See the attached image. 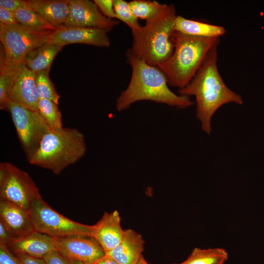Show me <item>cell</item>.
Listing matches in <instances>:
<instances>
[{"label": "cell", "mask_w": 264, "mask_h": 264, "mask_svg": "<svg viewBox=\"0 0 264 264\" xmlns=\"http://www.w3.org/2000/svg\"><path fill=\"white\" fill-rule=\"evenodd\" d=\"M70 264H85L81 261L78 260H69Z\"/></svg>", "instance_id": "cell-36"}, {"label": "cell", "mask_w": 264, "mask_h": 264, "mask_svg": "<svg viewBox=\"0 0 264 264\" xmlns=\"http://www.w3.org/2000/svg\"><path fill=\"white\" fill-rule=\"evenodd\" d=\"M18 23L38 31H55L57 28L29 7H22L12 13Z\"/></svg>", "instance_id": "cell-23"}, {"label": "cell", "mask_w": 264, "mask_h": 264, "mask_svg": "<svg viewBox=\"0 0 264 264\" xmlns=\"http://www.w3.org/2000/svg\"><path fill=\"white\" fill-rule=\"evenodd\" d=\"M173 40V53L157 67L166 76L168 85L181 89L190 82L209 52L219 45L220 38L194 36L174 31Z\"/></svg>", "instance_id": "cell-3"}, {"label": "cell", "mask_w": 264, "mask_h": 264, "mask_svg": "<svg viewBox=\"0 0 264 264\" xmlns=\"http://www.w3.org/2000/svg\"><path fill=\"white\" fill-rule=\"evenodd\" d=\"M87 146L84 134L75 128L50 129L43 136L29 163L59 175L85 154Z\"/></svg>", "instance_id": "cell-5"}, {"label": "cell", "mask_w": 264, "mask_h": 264, "mask_svg": "<svg viewBox=\"0 0 264 264\" xmlns=\"http://www.w3.org/2000/svg\"><path fill=\"white\" fill-rule=\"evenodd\" d=\"M93 2L103 15L110 19L118 20L114 9L113 0H94Z\"/></svg>", "instance_id": "cell-28"}, {"label": "cell", "mask_w": 264, "mask_h": 264, "mask_svg": "<svg viewBox=\"0 0 264 264\" xmlns=\"http://www.w3.org/2000/svg\"><path fill=\"white\" fill-rule=\"evenodd\" d=\"M98 264H119L110 256L105 255L97 262Z\"/></svg>", "instance_id": "cell-35"}, {"label": "cell", "mask_w": 264, "mask_h": 264, "mask_svg": "<svg viewBox=\"0 0 264 264\" xmlns=\"http://www.w3.org/2000/svg\"><path fill=\"white\" fill-rule=\"evenodd\" d=\"M218 46L209 52L188 85L177 91L179 95L195 97L196 117L207 134L212 132V119L219 109L228 103L243 104L242 96L226 86L219 73Z\"/></svg>", "instance_id": "cell-1"}, {"label": "cell", "mask_w": 264, "mask_h": 264, "mask_svg": "<svg viewBox=\"0 0 264 264\" xmlns=\"http://www.w3.org/2000/svg\"><path fill=\"white\" fill-rule=\"evenodd\" d=\"M69 13L64 26L99 28L108 32L118 21L103 15L93 1L68 0Z\"/></svg>", "instance_id": "cell-10"}, {"label": "cell", "mask_w": 264, "mask_h": 264, "mask_svg": "<svg viewBox=\"0 0 264 264\" xmlns=\"http://www.w3.org/2000/svg\"><path fill=\"white\" fill-rule=\"evenodd\" d=\"M124 233L119 213L114 210L110 213L105 212L101 219L92 225L91 236L107 254L120 243Z\"/></svg>", "instance_id": "cell-15"}, {"label": "cell", "mask_w": 264, "mask_h": 264, "mask_svg": "<svg viewBox=\"0 0 264 264\" xmlns=\"http://www.w3.org/2000/svg\"><path fill=\"white\" fill-rule=\"evenodd\" d=\"M7 246L15 253L41 259L57 250L54 238L35 230L22 238L13 240Z\"/></svg>", "instance_id": "cell-16"}, {"label": "cell", "mask_w": 264, "mask_h": 264, "mask_svg": "<svg viewBox=\"0 0 264 264\" xmlns=\"http://www.w3.org/2000/svg\"><path fill=\"white\" fill-rule=\"evenodd\" d=\"M53 31L35 30L20 23H0V40L5 62L12 66L21 65L30 51L47 42Z\"/></svg>", "instance_id": "cell-6"}, {"label": "cell", "mask_w": 264, "mask_h": 264, "mask_svg": "<svg viewBox=\"0 0 264 264\" xmlns=\"http://www.w3.org/2000/svg\"><path fill=\"white\" fill-rule=\"evenodd\" d=\"M21 264H47L44 259L37 258L21 253H15Z\"/></svg>", "instance_id": "cell-33"}, {"label": "cell", "mask_w": 264, "mask_h": 264, "mask_svg": "<svg viewBox=\"0 0 264 264\" xmlns=\"http://www.w3.org/2000/svg\"><path fill=\"white\" fill-rule=\"evenodd\" d=\"M0 52V109L8 111L10 92L17 66L7 64L2 45Z\"/></svg>", "instance_id": "cell-22"}, {"label": "cell", "mask_w": 264, "mask_h": 264, "mask_svg": "<svg viewBox=\"0 0 264 264\" xmlns=\"http://www.w3.org/2000/svg\"><path fill=\"white\" fill-rule=\"evenodd\" d=\"M129 4L134 16L146 21L153 19L164 4L155 0H134L129 2Z\"/></svg>", "instance_id": "cell-25"}, {"label": "cell", "mask_w": 264, "mask_h": 264, "mask_svg": "<svg viewBox=\"0 0 264 264\" xmlns=\"http://www.w3.org/2000/svg\"><path fill=\"white\" fill-rule=\"evenodd\" d=\"M43 259L47 264H70L69 260L57 250L50 252Z\"/></svg>", "instance_id": "cell-31"}, {"label": "cell", "mask_w": 264, "mask_h": 264, "mask_svg": "<svg viewBox=\"0 0 264 264\" xmlns=\"http://www.w3.org/2000/svg\"><path fill=\"white\" fill-rule=\"evenodd\" d=\"M174 30L186 35L205 38H220L226 33L222 26L189 20L181 16H176Z\"/></svg>", "instance_id": "cell-19"}, {"label": "cell", "mask_w": 264, "mask_h": 264, "mask_svg": "<svg viewBox=\"0 0 264 264\" xmlns=\"http://www.w3.org/2000/svg\"><path fill=\"white\" fill-rule=\"evenodd\" d=\"M138 264H150L148 263L146 260L144 259L143 256L141 257V259L138 262Z\"/></svg>", "instance_id": "cell-37"}, {"label": "cell", "mask_w": 264, "mask_h": 264, "mask_svg": "<svg viewBox=\"0 0 264 264\" xmlns=\"http://www.w3.org/2000/svg\"><path fill=\"white\" fill-rule=\"evenodd\" d=\"M225 263H221V264H224Z\"/></svg>", "instance_id": "cell-39"}, {"label": "cell", "mask_w": 264, "mask_h": 264, "mask_svg": "<svg viewBox=\"0 0 264 264\" xmlns=\"http://www.w3.org/2000/svg\"><path fill=\"white\" fill-rule=\"evenodd\" d=\"M132 68L131 78L127 88L117 97L116 108L121 111L135 102L151 101L184 109L194 105L190 97L177 95L168 87L165 75L156 66L150 65L132 53L126 52Z\"/></svg>", "instance_id": "cell-2"}, {"label": "cell", "mask_w": 264, "mask_h": 264, "mask_svg": "<svg viewBox=\"0 0 264 264\" xmlns=\"http://www.w3.org/2000/svg\"><path fill=\"white\" fill-rule=\"evenodd\" d=\"M228 258L227 251L222 248H195L188 258L179 264H220L225 263Z\"/></svg>", "instance_id": "cell-21"}, {"label": "cell", "mask_w": 264, "mask_h": 264, "mask_svg": "<svg viewBox=\"0 0 264 264\" xmlns=\"http://www.w3.org/2000/svg\"><path fill=\"white\" fill-rule=\"evenodd\" d=\"M28 7L26 0H0V7L12 13L22 7Z\"/></svg>", "instance_id": "cell-30"}, {"label": "cell", "mask_w": 264, "mask_h": 264, "mask_svg": "<svg viewBox=\"0 0 264 264\" xmlns=\"http://www.w3.org/2000/svg\"><path fill=\"white\" fill-rule=\"evenodd\" d=\"M57 250L69 260L84 264L95 263L105 256L103 248L91 236H74L54 238Z\"/></svg>", "instance_id": "cell-11"}, {"label": "cell", "mask_w": 264, "mask_h": 264, "mask_svg": "<svg viewBox=\"0 0 264 264\" xmlns=\"http://www.w3.org/2000/svg\"><path fill=\"white\" fill-rule=\"evenodd\" d=\"M37 110L51 129L58 130L63 128L61 112L54 102L46 99H39Z\"/></svg>", "instance_id": "cell-24"}, {"label": "cell", "mask_w": 264, "mask_h": 264, "mask_svg": "<svg viewBox=\"0 0 264 264\" xmlns=\"http://www.w3.org/2000/svg\"><path fill=\"white\" fill-rule=\"evenodd\" d=\"M108 32L105 30L82 27L61 26L53 31L47 43L64 46L70 44H84L99 47L110 44Z\"/></svg>", "instance_id": "cell-12"}, {"label": "cell", "mask_w": 264, "mask_h": 264, "mask_svg": "<svg viewBox=\"0 0 264 264\" xmlns=\"http://www.w3.org/2000/svg\"><path fill=\"white\" fill-rule=\"evenodd\" d=\"M114 11L118 20L127 24L134 32L141 27L138 19L132 13L129 2L123 0H113Z\"/></svg>", "instance_id": "cell-27"}, {"label": "cell", "mask_w": 264, "mask_h": 264, "mask_svg": "<svg viewBox=\"0 0 264 264\" xmlns=\"http://www.w3.org/2000/svg\"><path fill=\"white\" fill-rule=\"evenodd\" d=\"M18 137L28 160L51 129L40 113L10 101L8 107Z\"/></svg>", "instance_id": "cell-9"}, {"label": "cell", "mask_w": 264, "mask_h": 264, "mask_svg": "<svg viewBox=\"0 0 264 264\" xmlns=\"http://www.w3.org/2000/svg\"><path fill=\"white\" fill-rule=\"evenodd\" d=\"M0 23L11 25L18 23L12 12L0 7Z\"/></svg>", "instance_id": "cell-32"}, {"label": "cell", "mask_w": 264, "mask_h": 264, "mask_svg": "<svg viewBox=\"0 0 264 264\" xmlns=\"http://www.w3.org/2000/svg\"><path fill=\"white\" fill-rule=\"evenodd\" d=\"M36 74L23 63L17 66L10 92V101L27 109L38 111L39 97Z\"/></svg>", "instance_id": "cell-13"}, {"label": "cell", "mask_w": 264, "mask_h": 264, "mask_svg": "<svg viewBox=\"0 0 264 264\" xmlns=\"http://www.w3.org/2000/svg\"></svg>", "instance_id": "cell-40"}, {"label": "cell", "mask_w": 264, "mask_h": 264, "mask_svg": "<svg viewBox=\"0 0 264 264\" xmlns=\"http://www.w3.org/2000/svg\"><path fill=\"white\" fill-rule=\"evenodd\" d=\"M98 264L97 262L89 263V264Z\"/></svg>", "instance_id": "cell-38"}, {"label": "cell", "mask_w": 264, "mask_h": 264, "mask_svg": "<svg viewBox=\"0 0 264 264\" xmlns=\"http://www.w3.org/2000/svg\"><path fill=\"white\" fill-rule=\"evenodd\" d=\"M30 9L57 28L64 26L69 13L68 0H26Z\"/></svg>", "instance_id": "cell-18"}, {"label": "cell", "mask_w": 264, "mask_h": 264, "mask_svg": "<svg viewBox=\"0 0 264 264\" xmlns=\"http://www.w3.org/2000/svg\"><path fill=\"white\" fill-rule=\"evenodd\" d=\"M29 212L34 230L53 238L91 236L92 225L80 223L65 217L50 207L42 197L33 202Z\"/></svg>", "instance_id": "cell-7"}, {"label": "cell", "mask_w": 264, "mask_h": 264, "mask_svg": "<svg viewBox=\"0 0 264 264\" xmlns=\"http://www.w3.org/2000/svg\"><path fill=\"white\" fill-rule=\"evenodd\" d=\"M63 47L47 42L30 51L26 55L23 63L36 73L41 71H49L54 58Z\"/></svg>", "instance_id": "cell-20"}, {"label": "cell", "mask_w": 264, "mask_h": 264, "mask_svg": "<svg viewBox=\"0 0 264 264\" xmlns=\"http://www.w3.org/2000/svg\"><path fill=\"white\" fill-rule=\"evenodd\" d=\"M176 16L174 4H164L153 19L132 32V53L154 66L166 61L174 49L173 34Z\"/></svg>", "instance_id": "cell-4"}, {"label": "cell", "mask_w": 264, "mask_h": 264, "mask_svg": "<svg viewBox=\"0 0 264 264\" xmlns=\"http://www.w3.org/2000/svg\"><path fill=\"white\" fill-rule=\"evenodd\" d=\"M142 236L131 229L124 230L120 243L106 255L119 264H138L144 251Z\"/></svg>", "instance_id": "cell-17"}, {"label": "cell", "mask_w": 264, "mask_h": 264, "mask_svg": "<svg viewBox=\"0 0 264 264\" xmlns=\"http://www.w3.org/2000/svg\"><path fill=\"white\" fill-rule=\"evenodd\" d=\"M0 264H21L20 260L9 250L8 247L0 243Z\"/></svg>", "instance_id": "cell-29"}, {"label": "cell", "mask_w": 264, "mask_h": 264, "mask_svg": "<svg viewBox=\"0 0 264 264\" xmlns=\"http://www.w3.org/2000/svg\"><path fill=\"white\" fill-rule=\"evenodd\" d=\"M0 221L13 240L22 238L34 231L29 211L0 198Z\"/></svg>", "instance_id": "cell-14"}, {"label": "cell", "mask_w": 264, "mask_h": 264, "mask_svg": "<svg viewBox=\"0 0 264 264\" xmlns=\"http://www.w3.org/2000/svg\"><path fill=\"white\" fill-rule=\"evenodd\" d=\"M13 241L8 231L3 223L0 221V243L7 246Z\"/></svg>", "instance_id": "cell-34"}, {"label": "cell", "mask_w": 264, "mask_h": 264, "mask_svg": "<svg viewBox=\"0 0 264 264\" xmlns=\"http://www.w3.org/2000/svg\"><path fill=\"white\" fill-rule=\"evenodd\" d=\"M49 70L41 71L36 74V85L39 99L50 100L58 105L60 95L49 77Z\"/></svg>", "instance_id": "cell-26"}, {"label": "cell", "mask_w": 264, "mask_h": 264, "mask_svg": "<svg viewBox=\"0 0 264 264\" xmlns=\"http://www.w3.org/2000/svg\"><path fill=\"white\" fill-rule=\"evenodd\" d=\"M40 198L37 186L26 172L10 162L0 163V198L29 211Z\"/></svg>", "instance_id": "cell-8"}]
</instances>
